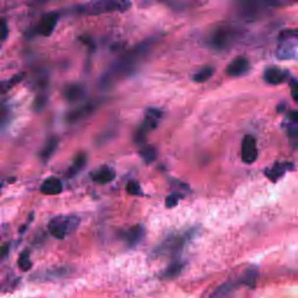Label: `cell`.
I'll return each mask as SVG.
<instances>
[{"label":"cell","mask_w":298,"mask_h":298,"mask_svg":"<svg viewBox=\"0 0 298 298\" xmlns=\"http://www.w3.org/2000/svg\"><path fill=\"white\" fill-rule=\"evenodd\" d=\"M155 45V39H149L136 46L134 49L126 52L123 57L117 60L111 65L110 69L100 79V86L102 89H110L118 80L126 78L135 73L139 64L145 60V57L149 54L150 49Z\"/></svg>","instance_id":"1"},{"label":"cell","mask_w":298,"mask_h":298,"mask_svg":"<svg viewBox=\"0 0 298 298\" xmlns=\"http://www.w3.org/2000/svg\"><path fill=\"white\" fill-rule=\"evenodd\" d=\"M132 7L130 0H95L77 6L78 13L88 15H99L112 12H126Z\"/></svg>","instance_id":"2"},{"label":"cell","mask_w":298,"mask_h":298,"mask_svg":"<svg viewBox=\"0 0 298 298\" xmlns=\"http://www.w3.org/2000/svg\"><path fill=\"white\" fill-rule=\"evenodd\" d=\"M240 32L231 26H220L209 37V46L214 50H226L238 41Z\"/></svg>","instance_id":"3"},{"label":"cell","mask_w":298,"mask_h":298,"mask_svg":"<svg viewBox=\"0 0 298 298\" xmlns=\"http://www.w3.org/2000/svg\"><path fill=\"white\" fill-rule=\"evenodd\" d=\"M79 223L77 216H57L49 222V233L58 240H63L78 228Z\"/></svg>","instance_id":"4"},{"label":"cell","mask_w":298,"mask_h":298,"mask_svg":"<svg viewBox=\"0 0 298 298\" xmlns=\"http://www.w3.org/2000/svg\"><path fill=\"white\" fill-rule=\"evenodd\" d=\"M162 118H163L162 110H158V108H148V110L146 111L144 121H142V124L138 127V129H136L134 135L135 144L138 145L144 144L149 133H151L154 129L157 128L158 124H160Z\"/></svg>","instance_id":"5"},{"label":"cell","mask_w":298,"mask_h":298,"mask_svg":"<svg viewBox=\"0 0 298 298\" xmlns=\"http://www.w3.org/2000/svg\"><path fill=\"white\" fill-rule=\"evenodd\" d=\"M266 6L265 0H238L237 11L242 20L250 23L261 17Z\"/></svg>","instance_id":"6"},{"label":"cell","mask_w":298,"mask_h":298,"mask_svg":"<svg viewBox=\"0 0 298 298\" xmlns=\"http://www.w3.org/2000/svg\"><path fill=\"white\" fill-rule=\"evenodd\" d=\"M58 20H60V14L56 12H50V13H46L36 25L34 32L35 34L42 36H50L54 29L57 26Z\"/></svg>","instance_id":"7"},{"label":"cell","mask_w":298,"mask_h":298,"mask_svg":"<svg viewBox=\"0 0 298 298\" xmlns=\"http://www.w3.org/2000/svg\"><path fill=\"white\" fill-rule=\"evenodd\" d=\"M259 156L256 140L253 135H246L241 144V160L246 164H251L256 161Z\"/></svg>","instance_id":"8"},{"label":"cell","mask_w":298,"mask_h":298,"mask_svg":"<svg viewBox=\"0 0 298 298\" xmlns=\"http://www.w3.org/2000/svg\"><path fill=\"white\" fill-rule=\"evenodd\" d=\"M96 108H97V102L95 101L88 102V104L82 105V106L68 112V114L65 116V120H67V123L69 124L78 123V121L85 119V118H88L89 116H91L93 112L96 111Z\"/></svg>","instance_id":"9"},{"label":"cell","mask_w":298,"mask_h":298,"mask_svg":"<svg viewBox=\"0 0 298 298\" xmlns=\"http://www.w3.org/2000/svg\"><path fill=\"white\" fill-rule=\"evenodd\" d=\"M192 234L190 232L186 233L184 237H172L168 239L167 241H164L156 251H158V253H177V251L182 249L186 242L190 240Z\"/></svg>","instance_id":"10"},{"label":"cell","mask_w":298,"mask_h":298,"mask_svg":"<svg viewBox=\"0 0 298 298\" xmlns=\"http://www.w3.org/2000/svg\"><path fill=\"white\" fill-rule=\"evenodd\" d=\"M250 69V63L248 58L244 57V56H239V57L234 58L231 63L228 64L226 73L231 77H241L246 74Z\"/></svg>","instance_id":"11"},{"label":"cell","mask_w":298,"mask_h":298,"mask_svg":"<svg viewBox=\"0 0 298 298\" xmlns=\"http://www.w3.org/2000/svg\"><path fill=\"white\" fill-rule=\"evenodd\" d=\"M145 237V227L142 225H135L133 227L123 234L124 240L126 241L127 246L129 248H135L140 244V241L142 240Z\"/></svg>","instance_id":"12"},{"label":"cell","mask_w":298,"mask_h":298,"mask_svg":"<svg viewBox=\"0 0 298 298\" xmlns=\"http://www.w3.org/2000/svg\"><path fill=\"white\" fill-rule=\"evenodd\" d=\"M85 95L86 89L82 84H69V85L65 86L63 90V97L69 102L82 100V99L85 97Z\"/></svg>","instance_id":"13"},{"label":"cell","mask_w":298,"mask_h":298,"mask_svg":"<svg viewBox=\"0 0 298 298\" xmlns=\"http://www.w3.org/2000/svg\"><path fill=\"white\" fill-rule=\"evenodd\" d=\"M289 77H290V74L288 71L279 69V68H268L265 71V74H263V78L268 84H272V85H277V84H281L287 80Z\"/></svg>","instance_id":"14"},{"label":"cell","mask_w":298,"mask_h":298,"mask_svg":"<svg viewBox=\"0 0 298 298\" xmlns=\"http://www.w3.org/2000/svg\"><path fill=\"white\" fill-rule=\"evenodd\" d=\"M276 57L278 60H295L298 58V48L291 43V40L282 41L276 50Z\"/></svg>","instance_id":"15"},{"label":"cell","mask_w":298,"mask_h":298,"mask_svg":"<svg viewBox=\"0 0 298 298\" xmlns=\"http://www.w3.org/2000/svg\"><path fill=\"white\" fill-rule=\"evenodd\" d=\"M40 190L43 195L55 196L61 194L62 190H63V186H62V182L57 177H48L43 181Z\"/></svg>","instance_id":"16"},{"label":"cell","mask_w":298,"mask_h":298,"mask_svg":"<svg viewBox=\"0 0 298 298\" xmlns=\"http://www.w3.org/2000/svg\"><path fill=\"white\" fill-rule=\"evenodd\" d=\"M114 178H116V172H114L113 168L108 166L101 167L98 172H96L92 175L93 181L99 183V184H107V183L113 181Z\"/></svg>","instance_id":"17"},{"label":"cell","mask_w":298,"mask_h":298,"mask_svg":"<svg viewBox=\"0 0 298 298\" xmlns=\"http://www.w3.org/2000/svg\"><path fill=\"white\" fill-rule=\"evenodd\" d=\"M86 161H88V156H86L85 153H79L77 155L67 173L68 178H74V176L78 175V174L83 170V168L85 167Z\"/></svg>","instance_id":"18"},{"label":"cell","mask_w":298,"mask_h":298,"mask_svg":"<svg viewBox=\"0 0 298 298\" xmlns=\"http://www.w3.org/2000/svg\"><path fill=\"white\" fill-rule=\"evenodd\" d=\"M58 142L60 141H58V139L56 136H50V138L47 140L41 150V154H40V157H41L43 162H48L49 158L54 155L56 149L58 147Z\"/></svg>","instance_id":"19"},{"label":"cell","mask_w":298,"mask_h":298,"mask_svg":"<svg viewBox=\"0 0 298 298\" xmlns=\"http://www.w3.org/2000/svg\"><path fill=\"white\" fill-rule=\"evenodd\" d=\"M290 167H293L290 163H276L274 167L266 170V175L270 181L275 182L277 181L278 178H281V177L290 169Z\"/></svg>","instance_id":"20"},{"label":"cell","mask_w":298,"mask_h":298,"mask_svg":"<svg viewBox=\"0 0 298 298\" xmlns=\"http://www.w3.org/2000/svg\"><path fill=\"white\" fill-rule=\"evenodd\" d=\"M288 134L291 138H298V112L290 111L287 114Z\"/></svg>","instance_id":"21"},{"label":"cell","mask_w":298,"mask_h":298,"mask_svg":"<svg viewBox=\"0 0 298 298\" xmlns=\"http://www.w3.org/2000/svg\"><path fill=\"white\" fill-rule=\"evenodd\" d=\"M183 268H184V262H182V261H179V260L174 261L172 265L164 270V273L162 274V277L166 279L175 278L176 276H178L179 274H181Z\"/></svg>","instance_id":"22"},{"label":"cell","mask_w":298,"mask_h":298,"mask_svg":"<svg viewBox=\"0 0 298 298\" xmlns=\"http://www.w3.org/2000/svg\"><path fill=\"white\" fill-rule=\"evenodd\" d=\"M157 149L153 147V146H145V147L140 150V156L144 160V162L147 164L153 163L157 158Z\"/></svg>","instance_id":"23"},{"label":"cell","mask_w":298,"mask_h":298,"mask_svg":"<svg viewBox=\"0 0 298 298\" xmlns=\"http://www.w3.org/2000/svg\"><path fill=\"white\" fill-rule=\"evenodd\" d=\"M213 74L214 69L212 67H204L194 74L192 79H194V82L196 83H204L206 82V80H209L211 77L213 76Z\"/></svg>","instance_id":"24"},{"label":"cell","mask_w":298,"mask_h":298,"mask_svg":"<svg viewBox=\"0 0 298 298\" xmlns=\"http://www.w3.org/2000/svg\"><path fill=\"white\" fill-rule=\"evenodd\" d=\"M24 77H25V74L21 73V74H15V76L12 77L11 79L2 80V82H0V93L7 92L8 90H11L14 85H17L18 83H20L21 80L24 79Z\"/></svg>","instance_id":"25"},{"label":"cell","mask_w":298,"mask_h":298,"mask_svg":"<svg viewBox=\"0 0 298 298\" xmlns=\"http://www.w3.org/2000/svg\"><path fill=\"white\" fill-rule=\"evenodd\" d=\"M32 261H30V253L28 249H25L23 253L20 254L18 259V267L20 268L23 272H28L32 268Z\"/></svg>","instance_id":"26"},{"label":"cell","mask_w":298,"mask_h":298,"mask_svg":"<svg viewBox=\"0 0 298 298\" xmlns=\"http://www.w3.org/2000/svg\"><path fill=\"white\" fill-rule=\"evenodd\" d=\"M298 39V28H288L278 34V41H289V40Z\"/></svg>","instance_id":"27"},{"label":"cell","mask_w":298,"mask_h":298,"mask_svg":"<svg viewBox=\"0 0 298 298\" xmlns=\"http://www.w3.org/2000/svg\"><path fill=\"white\" fill-rule=\"evenodd\" d=\"M126 191L127 194H129L130 196H144V192L141 190V186H140L139 182L136 181H129L127 183Z\"/></svg>","instance_id":"28"},{"label":"cell","mask_w":298,"mask_h":298,"mask_svg":"<svg viewBox=\"0 0 298 298\" xmlns=\"http://www.w3.org/2000/svg\"><path fill=\"white\" fill-rule=\"evenodd\" d=\"M233 288H234V285L232 283H226L222 285V287H219L217 289L214 293L211 295V296H216V297H224V296H228L229 294L233 291Z\"/></svg>","instance_id":"29"},{"label":"cell","mask_w":298,"mask_h":298,"mask_svg":"<svg viewBox=\"0 0 298 298\" xmlns=\"http://www.w3.org/2000/svg\"><path fill=\"white\" fill-rule=\"evenodd\" d=\"M265 2L269 7H279V6L298 4V0H265Z\"/></svg>","instance_id":"30"},{"label":"cell","mask_w":298,"mask_h":298,"mask_svg":"<svg viewBox=\"0 0 298 298\" xmlns=\"http://www.w3.org/2000/svg\"><path fill=\"white\" fill-rule=\"evenodd\" d=\"M8 36V25L4 18H0V47L6 41Z\"/></svg>","instance_id":"31"},{"label":"cell","mask_w":298,"mask_h":298,"mask_svg":"<svg viewBox=\"0 0 298 298\" xmlns=\"http://www.w3.org/2000/svg\"><path fill=\"white\" fill-rule=\"evenodd\" d=\"M183 198V195L181 194H172L169 195L166 198V206L168 209H173V207H176L178 201Z\"/></svg>","instance_id":"32"},{"label":"cell","mask_w":298,"mask_h":298,"mask_svg":"<svg viewBox=\"0 0 298 298\" xmlns=\"http://www.w3.org/2000/svg\"><path fill=\"white\" fill-rule=\"evenodd\" d=\"M47 100H48V98H47V96L45 95V93H40V95L37 96L35 99V102H34V110L37 112L43 110L47 105Z\"/></svg>","instance_id":"33"},{"label":"cell","mask_w":298,"mask_h":298,"mask_svg":"<svg viewBox=\"0 0 298 298\" xmlns=\"http://www.w3.org/2000/svg\"><path fill=\"white\" fill-rule=\"evenodd\" d=\"M256 273L254 272V270H250V272H248V274L245 276L244 279H242V283L249 285V287H254V283H255L256 281Z\"/></svg>","instance_id":"34"},{"label":"cell","mask_w":298,"mask_h":298,"mask_svg":"<svg viewBox=\"0 0 298 298\" xmlns=\"http://www.w3.org/2000/svg\"><path fill=\"white\" fill-rule=\"evenodd\" d=\"M290 89H291V96H293L294 100L298 102V80L294 78L290 80Z\"/></svg>","instance_id":"35"},{"label":"cell","mask_w":298,"mask_h":298,"mask_svg":"<svg viewBox=\"0 0 298 298\" xmlns=\"http://www.w3.org/2000/svg\"><path fill=\"white\" fill-rule=\"evenodd\" d=\"M8 111L4 107H0V126H4L6 121L8 120Z\"/></svg>","instance_id":"36"},{"label":"cell","mask_w":298,"mask_h":298,"mask_svg":"<svg viewBox=\"0 0 298 298\" xmlns=\"http://www.w3.org/2000/svg\"><path fill=\"white\" fill-rule=\"evenodd\" d=\"M9 248H11V245L9 244H6V245H4V246L0 247V260L5 259V257L8 255Z\"/></svg>","instance_id":"37"},{"label":"cell","mask_w":298,"mask_h":298,"mask_svg":"<svg viewBox=\"0 0 298 298\" xmlns=\"http://www.w3.org/2000/svg\"><path fill=\"white\" fill-rule=\"evenodd\" d=\"M33 220H34V213H30L29 218H28V220H27V222H26V224H25V225L23 226V227H21V228H20V231H19V232H20V234H24V233L27 231V228H28V227H29L30 223H32V222H33Z\"/></svg>","instance_id":"38"},{"label":"cell","mask_w":298,"mask_h":298,"mask_svg":"<svg viewBox=\"0 0 298 298\" xmlns=\"http://www.w3.org/2000/svg\"><path fill=\"white\" fill-rule=\"evenodd\" d=\"M35 1H36V2H46L47 0H35Z\"/></svg>","instance_id":"39"}]
</instances>
